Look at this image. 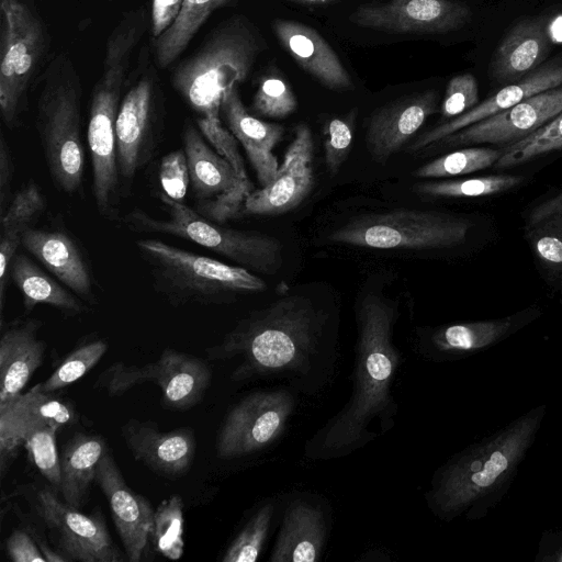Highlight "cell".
<instances>
[{
	"instance_id": "obj_29",
	"label": "cell",
	"mask_w": 562,
	"mask_h": 562,
	"mask_svg": "<svg viewBox=\"0 0 562 562\" xmlns=\"http://www.w3.org/2000/svg\"><path fill=\"white\" fill-rule=\"evenodd\" d=\"M108 450L101 436L75 434L65 445L60 456L61 481L59 492L63 499L80 508L88 496L91 483L102 456Z\"/></svg>"
},
{
	"instance_id": "obj_22",
	"label": "cell",
	"mask_w": 562,
	"mask_h": 562,
	"mask_svg": "<svg viewBox=\"0 0 562 562\" xmlns=\"http://www.w3.org/2000/svg\"><path fill=\"white\" fill-rule=\"evenodd\" d=\"M121 432L133 457L159 475L182 476L194 460L196 441L191 428L160 431L149 422L130 419Z\"/></svg>"
},
{
	"instance_id": "obj_17",
	"label": "cell",
	"mask_w": 562,
	"mask_h": 562,
	"mask_svg": "<svg viewBox=\"0 0 562 562\" xmlns=\"http://www.w3.org/2000/svg\"><path fill=\"white\" fill-rule=\"evenodd\" d=\"M314 140L307 124L300 123L274 179L254 190L244 202L248 215H279L297 207L308 195L314 181Z\"/></svg>"
},
{
	"instance_id": "obj_37",
	"label": "cell",
	"mask_w": 562,
	"mask_h": 562,
	"mask_svg": "<svg viewBox=\"0 0 562 562\" xmlns=\"http://www.w3.org/2000/svg\"><path fill=\"white\" fill-rule=\"evenodd\" d=\"M502 151L486 147H467L431 160L417 170L418 178H443L471 173L494 165Z\"/></svg>"
},
{
	"instance_id": "obj_44",
	"label": "cell",
	"mask_w": 562,
	"mask_h": 562,
	"mask_svg": "<svg viewBox=\"0 0 562 562\" xmlns=\"http://www.w3.org/2000/svg\"><path fill=\"white\" fill-rule=\"evenodd\" d=\"M196 124L215 150L231 164L240 183L252 189L238 149V140L223 126L220 116H200Z\"/></svg>"
},
{
	"instance_id": "obj_24",
	"label": "cell",
	"mask_w": 562,
	"mask_h": 562,
	"mask_svg": "<svg viewBox=\"0 0 562 562\" xmlns=\"http://www.w3.org/2000/svg\"><path fill=\"white\" fill-rule=\"evenodd\" d=\"M22 246L82 301L97 302L90 266L69 234L30 227L23 233Z\"/></svg>"
},
{
	"instance_id": "obj_32",
	"label": "cell",
	"mask_w": 562,
	"mask_h": 562,
	"mask_svg": "<svg viewBox=\"0 0 562 562\" xmlns=\"http://www.w3.org/2000/svg\"><path fill=\"white\" fill-rule=\"evenodd\" d=\"M46 207L45 198L34 181H29L11 200L1 216L0 237V307L3 310L5 286L12 260L22 245L23 233ZM1 312L3 313V311Z\"/></svg>"
},
{
	"instance_id": "obj_25",
	"label": "cell",
	"mask_w": 562,
	"mask_h": 562,
	"mask_svg": "<svg viewBox=\"0 0 562 562\" xmlns=\"http://www.w3.org/2000/svg\"><path fill=\"white\" fill-rule=\"evenodd\" d=\"M550 47L543 16L519 20L495 49L488 67L491 79L505 86L524 78L544 63Z\"/></svg>"
},
{
	"instance_id": "obj_43",
	"label": "cell",
	"mask_w": 562,
	"mask_h": 562,
	"mask_svg": "<svg viewBox=\"0 0 562 562\" xmlns=\"http://www.w3.org/2000/svg\"><path fill=\"white\" fill-rule=\"evenodd\" d=\"M297 108L296 97L283 79L265 77L254 95L252 112L269 119H284Z\"/></svg>"
},
{
	"instance_id": "obj_9",
	"label": "cell",
	"mask_w": 562,
	"mask_h": 562,
	"mask_svg": "<svg viewBox=\"0 0 562 562\" xmlns=\"http://www.w3.org/2000/svg\"><path fill=\"white\" fill-rule=\"evenodd\" d=\"M469 228L467 221L441 212L395 210L356 217L328 240L374 249H437L460 245Z\"/></svg>"
},
{
	"instance_id": "obj_31",
	"label": "cell",
	"mask_w": 562,
	"mask_h": 562,
	"mask_svg": "<svg viewBox=\"0 0 562 562\" xmlns=\"http://www.w3.org/2000/svg\"><path fill=\"white\" fill-rule=\"evenodd\" d=\"M10 277L20 291L25 311L38 304L49 305L69 315H80L89 311L79 296L67 290L44 272L33 260L23 254L14 257Z\"/></svg>"
},
{
	"instance_id": "obj_19",
	"label": "cell",
	"mask_w": 562,
	"mask_h": 562,
	"mask_svg": "<svg viewBox=\"0 0 562 562\" xmlns=\"http://www.w3.org/2000/svg\"><path fill=\"white\" fill-rule=\"evenodd\" d=\"M77 420L69 403L46 393L37 384L0 404V457L1 473L24 445L26 434L40 424H53L59 428Z\"/></svg>"
},
{
	"instance_id": "obj_14",
	"label": "cell",
	"mask_w": 562,
	"mask_h": 562,
	"mask_svg": "<svg viewBox=\"0 0 562 562\" xmlns=\"http://www.w3.org/2000/svg\"><path fill=\"white\" fill-rule=\"evenodd\" d=\"M562 112V86L532 95L520 103L459 130L422 150L457 148L477 144H515ZM507 145V146H508Z\"/></svg>"
},
{
	"instance_id": "obj_35",
	"label": "cell",
	"mask_w": 562,
	"mask_h": 562,
	"mask_svg": "<svg viewBox=\"0 0 562 562\" xmlns=\"http://www.w3.org/2000/svg\"><path fill=\"white\" fill-rule=\"evenodd\" d=\"M526 236L537 256L562 273V193L536 207L529 215Z\"/></svg>"
},
{
	"instance_id": "obj_34",
	"label": "cell",
	"mask_w": 562,
	"mask_h": 562,
	"mask_svg": "<svg viewBox=\"0 0 562 562\" xmlns=\"http://www.w3.org/2000/svg\"><path fill=\"white\" fill-rule=\"evenodd\" d=\"M229 0H183L172 24L155 38L157 64L169 66L189 45L207 18Z\"/></svg>"
},
{
	"instance_id": "obj_50",
	"label": "cell",
	"mask_w": 562,
	"mask_h": 562,
	"mask_svg": "<svg viewBox=\"0 0 562 562\" xmlns=\"http://www.w3.org/2000/svg\"><path fill=\"white\" fill-rule=\"evenodd\" d=\"M13 180V160L10 146L0 135V214H4L11 195V187Z\"/></svg>"
},
{
	"instance_id": "obj_4",
	"label": "cell",
	"mask_w": 562,
	"mask_h": 562,
	"mask_svg": "<svg viewBox=\"0 0 562 562\" xmlns=\"http://www.w3.org/2000/svg\"><path fill=\"white\" fill-rule=\"evenodd\" d=\"M143 10L128 12L109 36L101 76L93 89L88 122L92 192L99 214L119 217L120 173L115 123L131 54L144 29Z\"/></svg>"
},
{
	"instance_id": "obj_39",
	"label": "cell",
	"mask_w": 562,
	"mask_h": 562,
	"mask_svg": "<svg viewBox=\"0 0 562 562\" xmlns=\"http://www.w3.org/2000/svg\"><path fill=\"white\" fill-rule=\"evenodd\" d=\"M562 149V112L521 140L502 150L495 168H508Z\"/></svg>"
},
{
	"instance_id": "obj_33",
	"label": "cell",
	"mask_w": 562,
	"mask_h": 562,
	"mask_svg": "<svg viewBox=\"0 0 562 562\" xmlns=\"http://www.w3.org/2000/svg\"><path fill=\"white\" fill-rule=\"evenodd\" d=\"M514 316L453 324L441 327L431 337L434 348L448 357H465L487 349L507 338L517 328Z\"/></svg>"
},
{
	"instance_id": "obj_23",
	"label": "cell",
	"mask_w": 562,
	"mask_h": 562,
	"mask_svg": "<svg viewBox=\"0 0 562 562\" xmlns=\"http://www.w3.org/2000/svg\"><path fill=\"white\" fill-rule=\"evenodd\" d=\"M272 31L294 61L321 85L334 91L353 89L339 56L315 29L293 20L274 19Z\"/></svg>"
},
{
	"instance_id": "obj_52",
	"label": "cell",
	"mask_w": 562,
	"mask_h": 562,
	"mask_svg": "<svg viewBox=\"0 0 562 562\" xmlns=\"http://www.w3.org/2000/svg\"><path fill=\"white\" fill-rule=\"evenodd\" d=\"M285 1H291V2H295V3L307 4V5H327V4L334 3L338 0H285Z\"/></svg>"
},
{
	"instance_id": "obj_41",
	"label": "cell",
	"mask_w": 562,
	"mask_h": 562,
	"mask_svg": "<svg viewBox=\"0 0 562 562\" xmlns=\"http://www.w3.org/2000/svg\"><path fill=\"white\" fill-rule=\"evenodd\" d=\"M58 429L59 427L53 424H40L33 427L24 439L34 465L56 490H59L61 481L60 457L56 445Z\"/></svg>"
},
{
	"instance_id": "obj_42",
	"label": "cell",
	"mask_w": 562,
	"mask_h": 562,
	"mask_svg": "<svg viewBox=\"0 0 562 562\" xmlns=\"http://www.w3.org/2000/svg\"><path fill=\"white\" fill-rule=\"evenodd\" d=\"M273 507H261L233 540L222 558L223 562H255L266 540Z\"/></svg>"
},
{
	"instance_id": "obj_13",
	"label": "cell",
	"mask_w": 562,
	"mask_h": 562,
	"mask_svg": "<svg viewBox=\"0 0 562 562\" xmlns=\"http://www.w3.org/2000/svg\"><path fill=\"white\" fill-rule=\"evenodd\" d=\"M471 19V9L453 0H390L362 4L349 15L355 25L392 34H446Z\"/></svg>"
},
{
	"instance_id": "obj_47",
	"label": "cell",
	"mask_w": 562,
	"mask_h": 562,
	"mask_svg": "<svg viewBox=\"0 0 562 562\" xmlns=\"http://www.w3.org/2000/svg\"><path fill=\"white\" fill-rule=\"evenodd\" d=\"M159 181L162 192L170 199L182 202L190 183V173L183 149L164 156L159 167Z\"/></svg>"
},
{
	"instance_id": "obj_30",
	"label": "cell",
	"mask_w": 562,
	"mask_h": 562,
	"mask_svg": "<svg viewBox=\"0 0 562 562\" xmlns=\"http://www.w3.org/2000/svg\"><path fill=\"white\" fill-rule=\"evenodd\" d=\"M325 535L322 513L296 502L286 510L272 551V562H314L318 559Z\"/></svg>"
},
{
	"instance_id": "obj_28",
	"label": "cell",
	"mask_w": 562,
	"mask_h": 562,
	"mask_svg": "<svg viewBox=\"0 0 562 562\" xmlns=\"http://www.w3.org/2000/svg\"><path fill=\"white\" fill-rule=\"evenodd\" d=\"M182 143L190 183L198 201L232 191L247 198L254 191L240 183L231 164L206 144L200 130L188 124L182 133Z\"/></svg>"
},
{
	"instance_id": "obj_40",
	"label": "cell",
	"mask_w": 562,
	"mask_h": 562,
	"mask_svg": "<svg viewBox=\"0 0 562 562\" xmlns=\"http://www.w3.org/2000/svg\"><path fill=\"white\" fill-rule=\"evenodd\" d=\"M108 342L95 339L81 344L74 349L42 383L41 389L46 393L61 390L87 374L105 355Z\"/></svg>"
},
{
	"instance_id": "obj_1",
	"label": "cell",
	"mask_w": 562,
	"mask_h": 562,
	"mask_svg": "<svg viewBox=\"0 0 562 562\" xmlns=\"http://www.w3.org/2000/svg\"><path fill=\"white\" fill-rule=\"evenodd\" d=\"M546 415L540 404L456 454L437 475L432 508L446 519L486 517L509 491Z\"/></svg>"
},
{
	"instance_id": "obj_27",
	"label": "cell",
	"mask_w": 562,
	"mask_h": 562,
	"mask_svg": "<svg viewBox=\"0 0 562 562\" xmlns=\"http://www.w3.org/2000/svg\"><path fill=\"white\" fill-rule=\"evenodd\" d=\"M41 323L27 319L10 326L0 339V404L21 393L43 362L46 344L38 338Z\"/></svg>"
},
{
	"instance_id": "obj_45",
	"label": "cell",
	"mask_w": 562,
	"mask_h": 562,
	"mask_svg": "<svg viewBox=\"0 0 562 562\" xmlns=\"http://www.w3.org/2000/svg\"><path fill=\"white\" fill-rule=\"evenodd\" d=\"M325 162L331 175H336L346 161L353 137V117H335L324 128Z\"/></svg>"
},
{
	"instance_id": "obj_2",
	"label": "cell",
	"mask_w": 562,
	"mask_h": 562,
	"mask_svg": "<svg viewBox=\"0 0 562 562\" xmlns=\"http://www.w3.org/2000/svg\"><path fill=\"white\" fill-rule=\"evenodd\" d=\"M394 305L381 295L368 293L358 306L359 340L353 392L348 405L321 431L323 454L347 453L367 439L375 416L392 405L391 383L400 363L392 344Z\"/></svg>"
},
{
	"instance_id": "obj_15",
	"label": "cell",
	"mask_w": 562,
	"mask_h": 562,
	"mask_svg": "<svg viewBox=\"0 0 562 562\" xmlns=\"http://www.w3.org/2000/svg\"><path fill=\"white\" fill-rule=\"evenodd\" d=\"M40 514L67 561L121 562L125 558L98 514L85 515L44 488L37 496Z\"/></svg>"
},
{
	"instance_id": "obj_26",
	"label": "cell",
	"mask_w": 562,
	"mask_h": 562,
	"mask_svg": "<svg viewBox=\"0 0 562 562\" xmlns=\"http://www.w3.org/2000/svg\"><path fill=\"white\" fill-rule=\"evenodd\" d=\"M221 112L228 131L244 147L261 187L268 186L279 168L272 149L282 139L284 127L250 114L240 99L238 86L225 95Z\"/></svg>"
},
{
	"instance_id": "obj_46",
	"label": "cell",
	"mask_w": 562,
	"mask_h": 562,
	"mask_svg": "<svg viewBox=\"0 0 562 562\" xmlns=\"http://www.w3.org/2000/svg\"><path fill=\"white\" fill-rule=\"evenodd\" d=\"M476 104H479V87L475 77L468 72L458 75L447 86L440 109L441 120L443 122L452 120Z\"/></svg>"
},
{
	"instance_id": "obj_3",
	"label": "cell",
	"mask_w": 562,
	"mask_h": 562,
	"mask_svg": "<svg viewBox=\"0 0 562 562\" xmlns=\"http://www.w3.org/2000/svg\"><path fill=\"white\" fill-rule=\"evenodd\" d=\"M323 318L300 295L285 296L241 319L224 339L206 349L209 359L241 361L235 381L284 370L303 371L315 348Z\"/></svg>"
},
{
	"instance_id": "obj_6",
	"label": "cell",
	"mask_w": 562,
	"mask_h": 562,
	"mask_svg": "<svg viewBox=\"0 0 562 562\" xmlns=\"http://www.w3.org/2000/svg\"><path fill=\"white\" fill-rule=\"evenodd\" d=\"M135 246L148 269L153 289L172 306L227 304L240 294L266 288L260 278L240 266L227 265L159 239H137Z\"/></svg>"
},
{
	"instance_id": "obj_7",
	"label": "cell",
	"mask_w": 562,
	"mask_h": 562,
	"mask_svg": "<svg viewBox=\"0 0 562 562\" xmlns=\"http://www.w3.org/2000/svg\"><path fill=\"white\" fill-rule=\"evenodd\" d=\"M35 124L52 181L59 191L76 193L85 172L81 85L67 55L52 59L42 77Z\"/></svg>"
},
{
	"instance_id": "obj_36",
	"label": "cell",
	"mask_w": 562,
	"mask_h": 562,
	"mask_svg": "<svg viewBox=\"0 0 562 562\" xmlns=\"http://www.w3.org/2000/svg\"><path fill=\"white\" fill-rule=\"evenodd\" d=\"M183 503L179 495L164 499L154 512L151 543L169 560H178L184 551Z\"/></svg>"
},
{
	"instance_id": "obj_12",
	"label": "cell",
	"mask_w": 562,
	"mask_h": 562,
	"mask_svg": "<svg viewBox=\"0 0 562 562\" xmlns=\"http://www.w3.org/2000/svg\"><path fill=\"white\" fill-rule=\"evenodd\" d=\"M293 408V396L285 391L256 392L244 397L218 431L217 457L233 459L265 448L284 430Z\"/></svg>"
},
{
	"instance_id": "obj_21",
	"label": "cell",
	"mask_w": 562,
	"mask_h": 562,
	"mask_svg": "<svg viewBox=\"0 0 562 562\" xmlns=\"http://www.w3.org/2000/svg\"><path fill=\"white\" fill-rule=\"evenodd\" d=\"M560 86H562V54L544 61L524 78L503 86L468 112L425 132L411 145L409 150L412 153L420 151L428 145L459 130L507 110L532 95Z\"/></svg>"
},
{
	"instance_id": "obj_5",
	"label": "cell",
	"mask_w": 562,
	"mask_h": 562,
	"mask_svg": "<svg viewBox=\"0 0 562 562\" xmlns=\"http://www.w3.org/2000/svg\"><path fill=\"white\" fill-rule=\"evenodd\" d=\"M262 49L251 23L232 16L175 68L173 88L200 116H220L225 95L247 79Z\"/></svg>"
},
{
	"instance_id": "obj_16",
	"label": "cell",
	"mask_w": 562,
	"mask_h": 562,
	"mask_svg": "<svg viewBox=\"0 0 562 562\" xmlns=\"http://www.w3.org/2000/svg\"><path fill=\"white\" fill-rule=\"evenodd\" d=\"M156 97L153 78L145 76L122 98L115 132L119 173L125 182L148 164L158 142Z\"/></svg>"
},
{
	"instance_id": "obj_38",
	"label": "cell",
	"mask_w": 562,
	"mask_h": 562,
	"mask_svg": "<svg viewBox=\"0 0 562 562\" xmlns=\"http://www.w3.org/2000/svg\"><path fill=\"white\" fill-rule=\"evenodd\" d=\"M521 181L515 176H488L472 179L420 182L414 191L434 198L482 196L506 191Z\"/></svg>"
},
{
	"instance_id": "obj_18",
	"label": "cell",
	"mask_w": 562,
	"mask_h": 562,
	"mask_svg": "<svg viewBox=\"0 0 562 562\" xmlns=\"http://www.w3.org/2000/svg\"><path fill=\"white\" fill-rule=\"evenodd\" d=\"M94 482L108 499L126 560L139 562L151 542L155 509L144 496L126 484L109 450L98 464Z\"/></svg>"
},
{
	"instance_id": "obj_49",
	"label": "cell",
	"mask_w": 562,
	"mask_h": 562,
	"mask_svg": "<svg viewBox=\"0 0 562 562\" xmlns=\"http://www.w3.org/2000/svg\"><path fill=\"white\" fill-rule=\"evenodd\" d=\"M183 0H153L151 34L154 38L161 35L175 21Z\"/></svg>"
},
{
	"instance_id": "obj_10",
	"label": "cell",
	"mask_w": 562,
	"mask_h": 562,
	"mask_svg": "<svg viewBox=\"0 0 562 562\" xmlns=\"http://www.w3.org/2000/svg\"><path fill=\"white\" fill-rule=\"evenodd\" d=\"M44 47L40 20L22 0L0 4V110L4 124L13 128Z\"/></svg>"
},
{
	"instance_id": "obj_11",
	"label": "cell",
	"mask_w": 562,
	"mask_h": 562,
	"mask_svg": "<svg viewBox=\"0 0 562 562\" xmlns=\"http://www.w3.org/2000/svg\"><path fill=\"white\" fill-rule=\"evenodd\" d=\"M211 379L212 370L206 361L167 348L159 359L144 366L112 363L100 373L94 386L114 396L151 382L160 387L166 407L186 411L202 400Z\"/></svg>"
},
{
	"instance_id": "obj_8",
	"label": "cell",
	"mask_w": 562,
	"mask_h": 562,
	"mask_svg": "<svg viewBox=\"0 0 562 562\" xmlns=\"http://www.w3.org/2000/svg\"><path fill=\"white\" fill-rule=\"evenodd\" d=\"M157 198L168 212L167 220L134 209L124 217V224L134 232L159 233L190 240L247 270L272 273L279 269L282 247L274 237L225 227L182 202L170 199L162 191L157 193Z\"/></svg>"
},
{
	"instance_id": "obj_53",
	"label": "cell",
	"mask_w": 562,
	"mask_h": 562,
	"mask_svg": "<svg viewBox=\"0 0 562 562\" xmlns=\"http://www.w3.org/2000/svg\"><path fill=\"white\" fill-rule=\"evenodd\" d=\"M561 283H562V273H561Z\"/></svg>"
},
{
	"instance_id": "obj_51",
	"label": "cell",
	"mask_w": 562,
	"mask_h": 562,
	"mask_svg": "<svg viewBox=\"0 0 562 562\" xmlns=\"http://www.w3.org/2000/svg\"><path fill=\"white\" fill-rule=\"evenodd\" d=\"M535 561L562 562V530H550L542 535Z\"/></svg>"
},
{
	"instance_id": "obj_48",
	"label": "cell",
	"mask_w": 562,
	"mask_h": 562,
	"mask_svg": "<svg viewBox=\"0 0 562 562\" xmlns=\"http://www.w3.org/2000/svg\"><path fill=\"white\" fill-rule=\"evenodd\" d=\"M5 549L13 562H46L40 547L24 530H14L5 541Z\"/></svg>"
},
{
	"instance_id": "obj_20",
	"label": "cell",
	"mask_w": 562,
	"mask_h": 562,
	"mask_svg": "<svg viewBox=\"0 0 562 562\" xmlns=\"http://www.w3.org/2000/svg\"><path fill=\"white\" fill-rule=\"evenodd\" d=\"M434 89L398 98L375 110L368 120L367 148L374 160L385 162L437 111Z\"/></svg>"
}]
</instances>
